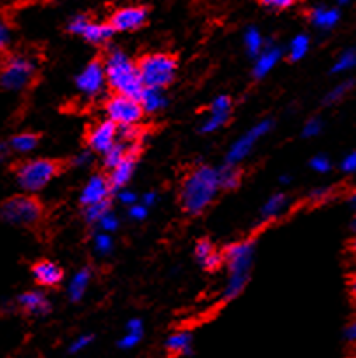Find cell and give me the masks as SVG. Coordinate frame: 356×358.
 Returning <instances> with one entry per match:
<instances>
[{"instance_id": "1", "label": "cell", "mask_w": 356, "mask_h": 358, "mask_svg": "<svg viewBox=\"0 0 356 358\" xmlns=\"http://www.w3.org/2000/svg\"><path fill=\"white\" fill-rule=\"evenodd\" d=\"M220 189L218 170L212 166L194 168L181 182V208L188 215H199L212 205Z\"/></svg>"}, {"instance_id": "2", "label": "cell", "mask_w": 356, "mask_h": 358, "mask_svg": "<svg viewBox=\"0 0 356 358\" xmlns=\"http://www.w3.org/2000/svg\"><path fill=\"white\" fill-rule=\"evenodd\" d=\"M103 66L107 84L115 91V94H124V96L138 100L143 91L138 65L124 51L112 49L105 58Z\"/></svg>"}, {"instance_id": "3", "label": "cell", "mask_w": 356, "mask_h": 358, "mask_svg": "<svg viewBox=\"0 0 356 358\" xmlns=\"http://www.w3.org/2000/svg\"><path fill=\"white\" fill-rule=\"evenodd\" d=\"M255 245L253 241H237L227 247L223 261L227 264V282L223 287V299L232 301L239 296L250 280L251 264H253Z\"/></svg>"}, {"instance_id": "4", "label": "cell", "mask_w": 356, "mask_h": 358, "mask_svg": "<svg viewBox=\"0 0 356 358\" xmlns=\"http://www.w3.org/2000/svg\"><path fill=\"white\" fill-rule=\"evenodd\" d=\"M56 173H58V164L54 161L37 157V159H28L17 164L14 168V180L21 191L35 194L49 185Z\"/></svg>"}, {"instance_id": "5", "label": "cell", "mask_w": 356, "mask_h": 358, "mask_svg": "<svg viewBox=\"0 0 356 358\" xmlns=\"http://www.w3.org/2000/svg\"><path fill=\"white\" fill-rule=\"evenodd\" d=\"M37 76V63L28 55H10L0 65V90L23 91L34 83Z\"/></svg>"}, {"instance_id": "6", "label": "cell", "mask_w": 356, "mask_h": 358, "mask_svg": "<svg viewBox=\"0 0 356 358\" xmlns=\"http://www.w3.org/2000/svg\"><path fill=\"white\" fill-rule=\"evenodd\" d=\"M138 72L143 87L164 90L175 79L177 62L173 56L166 55V52H152L140 59Z\"/></svg>"}, {"instance_id": "7", "label": "cell", "mask_w": 356, "mask_h": 358, "mask_svg": "<svg viewBox=\"0 0 356 358\" xmlns=\"http://www.w3.org/2000/svg\"><path fill=\"white\" fill-rule=\"evenodd\" d=\"M0 219L9 226L31 227L42 219V205L34 196H13L0 205Z\"/></svg>"}, {"instance_id": "8", "label": "cell", "mask_w": 356, "mask_h": 358, "mask_svg": "<svg viewBox=\"0 0 356 358\" xmlns=\"http://www.w3.org/2000/svg\"><path fill=\"white\" fill-rule=\"evenodd\" d=\"M108 121L114 122L117 128H131L140 122L143 115V108L138 100L124 96V94H115L108 98L105 103Z\"/></svg>"}, {"instance_id": "9", "label": "cell", "mask_w": 356, "mask_h": 358, "mask_svg": "<svg viewBox=\"0 0 356 358\" xmlns=\"http://www.w3.org/2000/svg\"><path fill=\"white\" fill-rule=\"evenodd\" d=\"M272 128V121L265 119V121H260L258 124H255L253 128L248 129L244 135H241L236 142L230 145L229 152L225 156L227 166H236L237 163H241L243 159H246L250 156V152L253 150L255 143L262 138V136L267 135Z\"/></svg>"}, {"instance_id": "10", "label": "cell", "mask_w": 356, "mask_h": 358, "mask_svg": "<svg viewBox=\"0 0 356 358\" xmlns=\"http://www.w3.org/2000/svg\"><path fill=\"white\" fill-rule=\"evenodd\" d=\"M70 34L80 35L91 44H105L114 35V28L110 23H94L89 21L86 16H73L66 24Z\"/></svg>"}, {"instance_id": "11", "label": "cell", "mask_w": 356, "mask_h": 358, "mask_svg": "<svg viewBox=\"0 0 356 358\" xmlns=\"http://www.w3.org/2000/svg\"><path fill=\"white\" fill-rule=\"evenodd\" d=\"M105 83H107V76H105V66L101 62L87 63L75 79L77 90L87 98L98 96L103 91Z\"/></svg>"}, {"instance_id": "12", "label": "cell", "mask_w": 356, "mask_h": 358, "mask_svg": "<svg viewBox=\"0 0 356 358\" xmlns=\"http://www.w3.org/2000/svg\"><path fill=\"white\" fill-rule=\"evenodd\" d=\"M117 136L119 128L107 119V121L98 122L94 128L89 129V133H87V143H89L91 150L105 154L117 143Z\"/></svg>"}, {"instance_id": "13", "label": "cell", "mask_w": 356, "mask_h": 358, "mask_svg": "<svg viewBox=\"0 0 356 358\" xmlns=\"http://www.w3.org/2000/svg\"><path fill=\"white\" fill-rule=\"evenodd\" d=\"M230 110H232V100H230L227 94H220L215 100L212 101L208 108V117L205 119V122L201 124V133L209 135V133H215L216 129L222 128L223 124L229 119Z\"/></svg>"}, {"instance_id": "14", "label": "cell", "mask_w": 356, "mask_h": 358, "mask_svg": "<svg viewBox=\"0 0 356 358\" xmlns=\"http://www.w3.org/2000/svg\"><path fill=\"white\" fill-rule=\"evenodd\" d=\"M147 21V10L143 7H124L112 14L110 24L115 31H133L143 27Z\"/></svg>"}, {"instance_id": "15", "label": "cell", "mask_w": 356, "mask_h": 358, "mask_svg": "<svg viewBox=\"0 0 356 358\" xmlns=\"http://www.w3.org/2000/svg\"><path fill=\"white\" fill-rule=\"evenodd\" d=\"M110 189L112 185L110 182H108V178H105L103 175H93V177L86 182L82 191H80V205L91 206L98 205V203L108 201Z\"/></svg>"}, {"instance_id": "16", "label": "cell", "mask_w": 356, "mask_h": 358, "mask_svg": "<svg viewBox=\"0 0 356 358\" xmlns=\"http://www.w3.org/2000/svg\"><path fill=\"white\" fill-rule=\"evenodd\" d=\"M16 306L30 317H44L51 311V303L47 296L40 290H28L23 292L16 301Z\"/></svg>"}, {"instance_id": "17", "label": "cell", "mask_w": 356, "mask_h": 358, "mask_svg": "<svg viewBox=\"0 0 356 358\" xmlns=\"http://www.w3.org/2000/svg\"><path fill=\"white\" fill-rule=\"evenodd\" d=\"M31 276L40 287H56L63 280V269L52 261H37L31 266Z\"/></svg>"}, {"instance_id": "18", "label": "cell", "mask_w": 356, "mask_h": 358, "mask_svg": "<svg viewBox=\"0 0 356 358\" xmlns=\"http://www.w3.org/2000/svg\"><path fill=\"white\" fill-rule=\"evenodd\" d=\"M283 51L281 48L278 45H267L260 51V55L255 58V65H253V77L255 79H264L267 73L272 72L276 65L281 59Z\"/></svg>"}, {"instance_id": "19", "label": "cell", "mask_w": 356, "mask_h": 358, "mask_svg": "<svg viewBox=\"0 0 356 358\" xmlns=\"http://www.w3.org/2000/svg\"><path fill=\"white\" fill-rule=\"evenodd\" d=\"M309 20L311 23L316 28H320V30H330V28H334L335 24L339 23L341 13H339L335 7L318 6L309 13Z\"/></svg>"}, {"instance_id": "20", "label": "cell", "mask_w": 356, "mask_h": 358, "mask_svg": "<svg viewBox=\"0 0 356 358\" xmlns=\"http://www.w3.org/2000/svg\"><path fill=\"white\" fill-rule=\"evenodd\" d=\"M194 255L195 259H198L199 264H201L205 269H209V271L218 268L223 261V255H220L218 252L215 250V247H213L209 241H205V240L199 241V243L195 245Z\"/></svg>"}, {"instance_id": "21", "label": "cell", "mask_w": 356, "mask_h": 358, "mask_svg": "<svg viewBox=\"0 0 356 358\" xmlns=\"http://www.w3.org/2000/svg\"><path fill=\"white\" fill-rule=\"evenodd\" d=\"M89 282H91L89 269L87 268L79 269V271H77L68 282V289H66L68 299L72 301V303H79V301L84 297V294H86L87 287H89Z\"/></svg>"}, {"instance_id": "22", "label": "cell", "mask_w": 356, "mask_h": 358, "mask_svg": "<svg viewBox=\"0 0 356 358\" xmlns=\"http://www.w3.org/2000/svg\"><path fill=\"white\" fill-rule=\"evenodd\" d=\"M138 101L147 114H156L166 107V96H164L163 90H154V87H143Z\"/></svg>"}, {"instance_id": "23", "label": "cell", "mask_w": 356, "mask_h": 358, "mask_svg": "<svg viewBox=\"0 0 356 358\" xmlns=\"http://www.w3.org/2000/svg\"><path fill=\"white\" fill-rule=\"evenodd\" d=\"M133 173H135V156H129L122 161L121 164L110 170V177H108V182H110L112 189H122L129 180H131Z\"/></svg>"}, {"instance_id": "24", "label": "cell", "mask_w": 356, "mask_h": 358, "mask_svg": "<svg viewBox=\"0 0 356 358\" xmlns=\"http://www.w3.org/2000/svg\"><path fill=\"white\" fill-rule=\"evenodd\" d=\"M38 140L40 138H38V135H35V133L21 131V133H16V135L10 136V140L7 143H9L10 152L28 154V152H31V150L37 149Z\"/></svg>"}, {"instance_id": "25", "label": "cell", "mask_w": 356, "mask_h": 358, "mask_svg": "<svg viewBox=\"0 0 356 358\" xmlns=\"http://www.w3.org/2000/svg\"><path fill=\"white\" fill-rule=\"evenodd\" d=\"M166 350L173 355H188L192 352V334L187 331L173 332L166 339Z\"/></svg>"}, {"instance_id": "26", "label": "cell", "mask_w": 356, "mask_h": 358, "mask_svg": "<svg viewBox=\"0 0 356 358\" xmlns=\"http://www.w3.org/2000/svg\"><path fill=\"white\" fill-rule=\"evenodd\" d=\"M143 338V324L140 318H131L126 324V332L121 339H119V348L131 350L142 341Z\"/></svg>"}, {"instance_id": "27", "label": "cell", "mask_w": 356, "mask_h": 358, "mask_svg": "<svg viewBox=\"0 0 356 358\" xmlns=\"http://www.w3.org/2000/svg\"><path fill=\"white\" fill-rule=\"evenodd\" d=\"M286 206H288V198H286L285 194L279 192V194L271 196V198L265 201V205L262 206V217H264V219H274L279 213L285 212Z\"/></svg>"}, {"instance_id": "28", "label": "cell", "mask_w": 356, "mask_h": 358, "mask_svg": "<svg viewBox=\"0 0 356 358\" xmlns=\"http://www.w3.org/2000/svg\"><path fill=\"white\" fill-rule=\"evenodd\" d=\"M309 48H311V41L306 34L295 35V37L290 41L288 58L292 59V62H300V59L307 55Z\"/></svg>"}, {"instance_id": "29", "label": "cell", "mask_w": 356, "mask_h": 358, "mask_svg": "<svg viewBox=\"0 0 356 358\" xmlns=\"http://www.w3.org/2000/svg\"><path fill=\"white\" fill-rule=\"evenodd\" d=\"M243 41H244V48H246V51L250 52L251 56H258L262 49H264V37H262V34L258 31V28L255 27L246 28Z\"/></svg>"}, {"instance_id": "30", "label": "cell", "mask_w": 356, "mask_h": 358, "mask_svg": "<svg viewBox=\"0 0 356 358\" xmlns=\"http://www.w3.org/2000/svg\"><path fill=\"white\" fill-rule=\"evenodd\" d=\"M356 69V48L346 49L339 55V58L335 59L334 66H332V72L334 73H342L348 72V70Z\"/></svg>"}, {"instance_id": "31", "label": "cell", "mask_w": 356, "mask_h": 358, "mask_svg": "<svg viewBox=\"0 0 356 358\" xmlns=\"http://www.w3.org/2000/svg\"><path fill=\"white\" fill-rule=\"evenodd\" d=\"M108 212H110V203H98V205H91L84 208V219L89 224H98Z\"/></svg>"}, {"instance_id": "32", "label": "cell", "mask_w": 356, "mask_h": 358, "mask_svg": "<svg viewBox=\"0 0 356 358\" xmlns=\"http://www.w3.org/2000/svg\"><path fill=\"white\" fill-rule=\"evenodd\" d=\"M220 175V187L222 189H236L239 184V171L236 170V166H223L222 170H218Z\"/></svg>"}, {"instance_id": "33", "label": "cell", "mask_w": 356, "mask_h": 358, "mask_svg": "<svg viewBox=\"0 0 356 358\" xmlns=\"http://www.w3.org/2000/svg\"><path fill=\"white\" fill-rule=\"evenodd\" d=\"M94 250H96L98 255H110L112 250H114V240L108 233H98L93 240Z\"/></svg>"}, {"instance_id": "34", "label": "cell", "mask_w": 356, "mask_h": 358, "mask_svg": "<svg viewBox=\"0 0 356 358\" xmlns=\"http://www.w3.org/2000/svg\"><path fill=\"white\" fill-rule=\"evenodd\" d=\"M353 86H355V80H344V83H341V84H337V86L334 87V90L330 91V93L327 94V98H325V101H327V103H335V101H339V100H342V98L346 96V94L349 93V91L353 90Z\"/></svg>"}, {"instance_id": "35", "label": "cell", "mask_w": 356, "mask_h": 358, "mask_svg": "<svg viewBox=\"0 0 356 358\" xmlns=\"http://www.w3.org/2000/svg\"><path fill=\"white\" fill-rule=\"evenodd\" d=\"M93 343V336L89 334H82V336H77L75 339H73L72 343H70L68 346V352L72 353V355H75V353H80L84 352V350L87 348V346Z\"/></svg>"}, {"instance_id": "36", "label": "cell", "mask_w": 356, "mask_h": 358, "mask_svg": "<svg viewBox=\"0 0 356 358\" xmlns=\"http://www.w3.org/2000/svg\"><path fill=\"white\" fill-rule=\"evenodd\" d=\"M321 129H323V122H321V119L313 117L304 124L302 135L306 136V138H314L316 135H320Z\"/></svg>"}, {"instance_id": "37", "label": "cell", "mask_w": 356, "mask_h": 358, "mask_svg": "<svg viewBox=\"0 0 356 358\" xmlns=\"http://www.w3.org/2000/svg\"><path fill=\"white\" fill-rule=\"evenodd\" d=\"M98 226H100L101 233H108V234H110V233H114V231H117L119 219L114 215V213H112V210H110V212H108L107 215H105L103 219L100 220V222H98Z\"/></svg>"}, {"instance_id": "38", "label": "cell", "mask_w": 356, "mask_h": 358, "mask_svg": "<svg viewBox=\"0 0 356 358\" xmlns=\"http://www.w3.org/2000/svg\"><path fill=\"white\" fill-rule=\"evenodd\" d=\"M311 168H313L314 171H318V173H327V171H330L332 163L327 156H321L320 154V156H314L313 159H311Z\"/></svg>"}, {"instance_id": "39", "label": "cell", "mask_w": 356, "mask_h": 358, "mask_svg": "<svg viewBox=\"0 0 356 358\" xmlns=\"http://www.w3.org/2000/svg\"><path fill=\"white\" fill-rule=\"evenodd\" d=\"M267 9L272 10H283V9H288V7L293 6L295 0H260Z\"/></svg>"}, {"instance_id": "40", "label": "cell", "mask_w": 356, "mask_h": 358, "mask_svg": "<svg viewBox=\"0 0 356 358\" xmlns=\"http://www.w3.org/2000/svg\"><path fill=\"white\" fill-rule=\"evenodd\" d=\"M128 213L133 220H143L147 217V213H149V208L145 205H142V203H135L133 206H129Z\"/></svg>"}, {"instance_id": "41", "label": "cell", "mask_w": 356, "mask_h": 358, "mask_svg": "<svg viewBox=\"0 0 356 358\" xmlns=\"http://www.w3.org/2000/svg\"><path fill=\"white\" fill-rule=\"evenodd\" d=\"M9 42H10V28L9 24H7V21L0 17V51L7 48Z\"/></svg>"}, {"instance_id": "42", "label": "cell", "mask_w": 356, "mask_h": 358, "mask_svg": "<svg viewBox=\"0 0 356 358\" xmlns=\"http://www.w3.org/2000/svg\"><path fill=\"white\" fill-rule=\"evenodd\" d=\"M341 168H342V171H346V173H355L356 171V152H349L348 156L342 159Z\"/></svg>"}, {"instance_id": "43", "label": "cell", "mask_w": 356, "mask_h": 358, "mask_svg": "<svg viewBox=\"0 0 356 358\" xmlns=\"http://www.w3.org/2000/svg\"><path fill=\"white\" fill-rule=\"evenodd\" d=\"M117 196H119V201L126 206H133L136 203V194L131 191H124V189H122V191H119Z\"/></svg>"}, {"instance_id": "44", "label": "cell", "mask_w": 356, "mask_h": 358, "mask_svg": "<svg viewBox=\"0 0 356 358\" xmlns=\"http://www.w3.org/2000/svg\"><path fill=\"white\" fill-rule=\"evenodd\" d=\"M91 163V154L89 152H80L79 156L75 157V159H73V164H75V166H87V164Z\"/></svg>"}, {"instance_id": "45", "label": "cell", "mask_w": 356, "mask_h": 358, "mask_svg": "<svg viewBox=\"0 0 356 358\" xmlns=\"http://www.w3.org/2000/svg\"><path fill=\"white\" fill-rule=\"evenodd\" d=\"M10 149H9V143L7 142H0V164L6 163L7 157H9Z\"/></svg>"}, {"instance_id": "46", "label": "cell", "mask_w": 356, "mask_h": 358, "mask_svg": "<svg viewBox=\"0 0 356 358\" xmlns=\"http://www.w3.org/2000/svg\"><path fill=\"white\" fill-rule=\"evenodd\" d=\"M156 199H157L156 192H147V194L143 196V199H142V205H145L147 208H149V206H152L154 203H156Z\"/></svg>"}, {"instance_id": "47", "label": "cell", "mask_w": 356, "mask_h": 358, "mask_svg": "<svg viewBox=\"0 0 356 358\" xmlns=\"http://www.w3.org/2000/svg\"><path fill=\"white\" fill-rule=\"evenodd\" d=\"M346 338H348L349 341L356 343V320L353 322L348 329H346Z\"/></svg>"}, {"instance_id": "48", "label": "cell", "mask_w": 356, "mask_h": 358, "mask_svg": "<svg viewBox=\"0 0 356 358\" xmlns=\"http://www.w3.org/2000/svg\"><path fill=\"white\" fill-rule=\"evenodd\" d=\"M328 196V189H316L313 192V199H321V198H327Z\"/></svg>"}, {"instance_id": "49", "label": "cell", "mask_w": 356, "mask_h": 358, "mask_svg": "<svg viewBox=\"0 0 356 358\" xmlns=\"http://www.w3.org/2000/svg\"><path fill=\"white\" fill-rule=\"evenodd\" d=\"M349 287H351V294L356 297V275L351 278V283H349Z\"/></svg>"}, {"instance_id": "50", "label": "cell", "mask_w": 356, "mask_h": 358, "mask_svg": "<svg viewBox=\"0 0 356 358\" xmlns=\"http://www.w3.org/2000/svg\"><path fill=\"white\" fill-rule=\"evenodd\" d=\"M349 2H351V0H337V3H339V6H348Z\"/></svg>"}, {"instance_id": "51", "label": "cell", "mask_w": 356, "mask_h": 358, "mask_svg": "<svg viewBox=\"0 0 356 358\" xmlns=\"http://www.w3.org/2000/svg\"><path fill=\"white\" fill-rule=\"evenodd\" d=\"M351 205H353V208L356 210V192H355V194H353V198H351Z\"/></svg>"}, {"instance_id": "52", "label": "cell", "mask_w": 356, "mask_h": 358, "mask_svg": "<svg viewBox=\"0 0 356 358\" xmlns=\"http://www.w3.org/2000/svg\"><path fill=\"white\" fill-rule=\"evenodd\" d=\"M351 247H353V252H355V254H356V236H355V240H353Z\"/></svg>"}, {"instance_id": "53", "label": "cell", "mask_w": 356, "mask_h": 358, "mask_svg": "<svg viewBox=\"0 0 356 358\" xmlns=\"http://www.w3.org/2000/svg\"><path fill=\"white\" fill-rule=\"evenodd\" d=\"M281 182H283V184H288V177H281Z\"/></svg>"}, {"instance_id": "54", "label": "cell", "mask_w": 356, "mask_h": 358, "mask_svg": "<svg viewBox=\"0 0 356 358\" xmlns=\"http://www.w3.org/2000/svg\"><path fill=\"white\" fill-rule=\"evenodd\" d=\"M353 229L356 231V219H355V222H353Z\"/></svg>"}]
</instances>
